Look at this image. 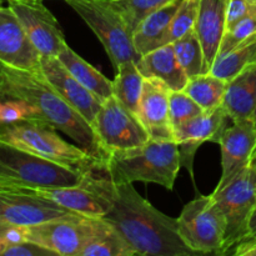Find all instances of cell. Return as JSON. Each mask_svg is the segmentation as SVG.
<instances>
[{
    "instance_id": "obj_36",
    "label": "cell",
    "mask_w": 256,
    "mask_h": 256,
    "mask_svg": "<svg viewBox=\"0 0 256 256\" xmlns=\"http://www.w3.org/2000/svg\"><path fill=\"white\" fill-rule=\"evenodd\" d=\"M236 256H256V239H246L236 245L232 252Z\"/></svg>"
},
{
    "instance_id": "obj_27",
    "label": "cell",
    "mask_w": 256,
    "mask_h": 256,
    "mask_svg": "<svg viewBox=\"0 0 256 256\" xmlns=\"http://www.w3.org/2000/svg\"><path fill=\"white\" fill-rule=\"evenodd\" d=\"M226 82L212 72L199 74L188 80L184 92L195 100L204 112L212 110L222 104Z\"/></svg>"
},
{
    "instance_id": "obj_7",
    "label": "cell",
    "mask_w": 256,
    "mask_h": 256,
    "mask_svg": "<svg viewBox=\"0 0 256 256\" xmlns=\"http://www.w3.org/2000/svg\"><path fill=\"white\" fill-rule=\"evenodd\" d=\"M225 228V218L212 195L188 202L178 218L180 236L198 254H222Z\"/></svg>"
},
{
    "instance_id": "obj_13",
    "label": "cell",
    "mask_w": 256,
    "mask_h": 256,
    "mask_svg": "<svg viewBox=\"0 0 256 256\" xmlns=\"http://www.w3.org/2000/svg\"><path fill=\"white\" fill-rule=\"evenodd\" d=\"M22 22L30 42L42 58L58 56L65 48L64 34L42 0H6Z\"/></svg>"
},
{
    "instance_id": "obj_38",
    "label": "cell",
    "mask_w": 256,
    "mask_h": 256,
    "mask_svg": "<svg viewBox=\"0 0 256 256\" xmlns=\"http://www.w3.org/2000/svg\"><path fill=\"white\" fill-rule=\"evenodd\" d=\"M8 225H9V222L0 220V255H2V252H4V250L8 246L6 239H5V232H6Z\"/></svg>"
},
{
    "instance_id": "obj_8",
    "label": "cell",
    "mask_w": 256,
    "mask_h": 256,
    "mask_svg": "<svg viewBox=\"0 0 256 256\" xmlns=\"http://www.w3.org/2000/svg\"><path fill=\"white\" fill-rule=\"evenodd\" d=\"M0 162L30 188L74 186L95 172L74 169L0 142ZM106 172V170H105Z\"/></svg>"
},
{
    "instance_id": "obj_26",
    "label": "cell",
    "mask_w": 256,
    "mask_h": 256,
    "mask_svg": "<svg viewBox=\"0 0 256 256\" xmlns=\"http://www.w3.org/2000/svg\"><path fill=\"white\" fill-rule=\"evenodd\" d=\"M256 62V34L215 59L210 72L229 82L240 72Z\"/></svg>"
},
{
    "instance_id": "obj_14",
    "label": "cell",
    "mask_w": 256,
    "mask_h": 256,
    "mask_svg": "<svg viewBox=\"0 0 256 256\" xmlns=\"http://www.w3.org/2000/svg\"><path fill=\"white\" fill-rule=\"evenodd\" d=\"M230 116L224 108H215L202 112L198 116L182 122L174 130V140L178 144L182 158V165L188 169L194 180V159L198 149L204 142H212L219 144L222 132L228 128Z\"/></svg>"
},
{
    "instance_id": "obj_12",
    "label": "cell",
    "mask_w": 256,
    "mask_h": 256,
    "mask_svg": "<svg viewBox=\"0 0 256 256\" xmlns=\"http://www.w3.org/2000/svg\"><path fill=\"white\" fill-rule=\"evenodd\" d=\"M74 212L60 206L24 185L0 182V220L18 226H32Z\"/></svg>"
},
{
    "instance_id": "obj_21",
    "label": "cell",
    "mask_w": 256,
    "mask_h": 256,
    "mask_svg": "<svg viewBox=\"0 0 256 256\" xmlns=\"http://www.w3.org/2000/svg\"><path fill=\"white\" fill-rule=\"evenodd\" d=\"M136 65L142 76L162 80L172 92L184 90L189 80L178 62L172 44H166L142 55Z\"/></svg>"
},
{
    "instance_id": "obj_15",
    "label": "cell",
    "mask_w": 256,
    "mask_h": 256,
    "mask_svg": "<svg viewBox=\"0 0 256 256\" xmlns=\"http://www.w3.org/2000/svg\"><path fill=\"white\" fill-rule=\"evenodd\" d=\"M42 55L32 45L12 8L0 6V64L42 74Z\"/></svg>"
},
{
    "instance_id": "obj_16",
    "label": "cell",
    "mask_w": 256,
    "mask_h": 256,
    "mask_svg": "<svg viewBox=\"0 0 256 256\" xmlns=\"http://www.w3.org/2000/svg\"><path fill=\"white\" fill-rule=\"evenodd\" d=\"M255 144L256 125L254 119L232 122V126L225 129L219 140L222 172L215 190L224 188L245 168L249 166Z\"/></svg>"
},
{
    "instance_id": "obj_17",
    "label": "cell",
    "mask_w": 256,
    "mask_h": 256,
    "mask_svg": "<svg viewBox=\"0 0 256 256\" xmlns=\"http://www.w3.org/2000/svg\"><path fill=\"white\" fill-rule=\"evenodd\" d=\"M42 75L48 82L82 116L92 125L102 102L95 96L84 85L80 84L66 68L62 64L58 56L40 59Z\"/></svg>"
},
{
    "instance_id": "obj_32",
    "label": "cell",
    "mask_w": 256,
    "mask_h": 256,
    "mask_svg": "<svg viewBox=\"0 0 256 256\" xmlns=\"http://www.w3.org/2000/svg\"><path fill=\"white\" fill-rule=\"evenodd\" d=\"M256 34V8L250 12L249 15L244 18V19L240 20L239 22L234 25L230 29L225 30V34L222 36V44H220L219 52H218V56L219 55L225 54L229 50H232V48H235L236 45L242 44V42L248 40L249 38H252V35Z\"/></svg>"
},
{
    "instance_id": "obj_2",
    "label": "cell",
    "mask_w": 256,
    "mask_h": 256,
    "mask_svg": "<svg viewBox=\"0 0 256 256\" xmlns=\"http://www.w3.org/2000/svg\"><path fill=\"white\" fill-rule=\"evenodd\" d=\"M0 82L8 99L26 102L42 120L72 138L76 145L95 159L106 162L96 134L92 125L78 112L42 74L12 69L0 64Z\"/></svg>"
},
{
    "instance_id": "obj_43",
    "label": "cell",
    "mask_w": 256,
    "mask_h": 256,
    "mask_svg": "<svg viewBox=\"0 0 256 256\" xmlns=\"http://www.w3.org/2000/svg\"><path fill=\"white\" fill-rule=\"evenodd\" d=\"M254 122H255V125H256V110H255V114H254Z\"/></svg>"
},
{
    "instance_id": "obj_41",
    "label": "cell",
    "mask_w": 256,
    "mask_h": 256,
    "mask_svg": "<svg viewBox=\"0 0 256 256\" xmlns=\"http://www.w3.org/2000/svg\"><path fill=\"white\" fill-rule=\"evenodd\" d=\"M8 96L5 95V92H2V82H0V102H4V100H6Z\"/></svg>"
},
{
    "instance_id": "obj_19",
    "label": "cell",
    "mask_w": 256,
    "mask_h": 256,
    "mask_svg": "<svg viewBox=\"0 0 256 256\" xmlns=\"http://www.w3.org/2000/svg\"><path fill=\"white\" fill-rule=\"evenodd\" d=\"M228 0H200L195 32L202 46L205 69L212 70L226 30Z\"/></svg>"
},
{
    "instance_id": "obj_34",
    "label": "cell",
    "mask_w": 256,
    "mask_h": 256,
    "mask_svg": "<svg viewBox=\"0 0 256 256\" xmlns=\"http://www.w3.org/2000/svg\"><path fill=\"white\" fill-rule=\"evenodd\" d=\"M256 8V0H228L226 30L244 19Z\"/></svg>"
},
{
    "instance_id": "obj_11",
    "label": "cell",
    "mask_w": 256,
    "mask_h": 256,
    "mask_svg": "<svg viewBox=\"0 0 256 256\" xmlns=\"http://www.w3.org/2000/svg\"><path fill=\"white\" fill-rule=\"evenodd\" d=\"M95 218L74 212L25 226V240L52 250L56 255L79 256L94 232Z\"/></svg>"
},
{
    "instance_id": "obj_29",
    "label": "cell",
    "mask_w": 256,
    "mask_h": 256,
    "mask_svg": "<svg viewBox=\"0 0 256 256\" xmlns=\"http://www.w3.org/2000/svg\"><path fill=\"white\" fill-rule=\"evenodd\" d=\"M112 6L120 12L129 29L134 32L138 25L152 12L172 0H109Z\"/></svg>"
},
{
    "instance_id": "obj_22",
    "label": "cell",
    "mask_w": 256,
    "mask_h": 256,
    "mask_svg": "<svg viewBox=\"0 0 256 256\" xmlns=\"http://www.w3.org/2000/svg\"><path fill=\"white\" fill-rule=\"evenodd\" d=\"M182 0H172L156 12L148 15L132 32L134 46L140 55L170 44L169 34L172 18Z\"/></svg>"
},
{
    "instance_id": "obj_24",
    "label": "cell",
    "mask_w": 256,
    "mask_h": 256,
    "mask_svg": "<svg viewBox=\"0 0 256 256\" xmlns=\"http://www.w3.org/2000/svg\"><path fill=\"white\" fill-rule=\"evenodd\" d=\"M136 252L102 218H95L94 232L79 256H134Z\"/></svg>"
},
{
    "instance_id": "obj_25",
    "label": "cell",
    "mask_w": 256,
    "mask_h": 256,
    "mask_svg": "<svg viewBox=\"0 0 256 256\" xmlns=\"http://www.w3.org/2000/svg\"><path fill=\"white\" fill-rule=\"evenodd\" d=\"M145 78L140 72L135 62H126L119 65L116 76L112 82V95L126 109L138 115L140 96Z\"/></svg>"
},
{
    "instance_id": "obj_39",
    "label": "cell",
    "mask_w": 256,
    "mask_h": 256,
    "mask_svg": "<svg viewBox=\"0 0 256 256\" xmlns=\"http://www.w3.org/2000/svg\"><path fill=\"white\" fill-rule=\"evenodd\" d=\"M248 239H256V208H255L254 212H252V218H250L249 236H248Z\"/></svg>"
},
{
    "instance_id": "obj_3",
    "label": "cell",
    "mask_w": 256,
    "mask_h": 256,
    "mask_svg": "<svg viewBox=\"0 0 256 256\" xmlns=\"http://www.w3.org/2000/svg\"><path fill=\"white\" fill-rule=\"evenodd\" d=\"M175 140L149 139L142 146L115 152L106 159V172L114 182H154L172 190L182 168Z\"/></svg>"
},
{
    "instance_id": "obj_23",
    "label": "cell",
    "mask_w": 256,
    "mask_h": 256,
    "mask_svg": "<svg viewBox=\"0 0 256 256\" xmlns=\"http://www.w3.org/2000/svg\"><path fill=\"white\" fill-rule=\"evenodd\" d=\"M58 59L66 68L68 72L84 85L88 90L99 98L102 102L108 98L112 96V82L102 74L92 65L85 62L82 56L76 54L69 45H65L64 49L58 54Z\"/></svg>"
},
{
    "instance_id": "obj_37",
    "label": "cell",
    "mask_w": 256,
    "mask_h": 256,
    "mask_svg": "<svg viewBox=\"0 0 256 256\" xmlns=\"http://www.w3.org/2000/svg\"><path fill=\"white\" fill-rule=\"evenodd\" d=\"M0 182H6V184H24V182H22L18 179L16 174L12 170H10L8 166H5L2 162H0Z\"/></svg>"
},
{
    "instance_id": "obj_6",
    "label": "cell",
    "mask_w": 256,
    "mask_h": 256,
    "mask_svg": "<svg viewBox=\"0 0 256 256\" xmlns=\"http://www.w3.org/2000/svg\"><path fill=\"white\" fill-rule=\"evenodd\" d=\"M225 218V236L222 254L232 255L239 242L249 236V222L256 208V174L245 168L232 182L212 192Z\"/></svg>"
},
{
    "instance_id": "obj_9",
    "label": "cell",
    "mask_w": 256,
    "mask_h": 256,
    "mask_svg": "<svg viewBox=\"0 0 256 256\" xmlns=\"http://www.w3.org/2000/svg\"><path fill=\"white\" fill-rule=\"evenodd\" d=\"M92 126L106 159L115 152L142 146L150 139L138 115L126 109L114 95L102 102Z\"/></svg>"
},
{
    "instance_id": "obj_42",
    "label": "cell",
    "mask_w": 256,
    "mask_h": 256,
    "mask_svg": "<svg viewBox=\"0 0 256 256\" xmlns=\"http://www.w3.org/2000/svg\"><path fill=\"white\" fill-rule=\"evenodd\" d=\"M6 2V0H0V6H2V5H4V2Z\"/></svg>"
},
{
    "instance_id": "obj_4",
    "label": "cell",
    "mask_w": 256,
    "mask_h": 256,
    "mask_svg": "<svg viewBox=\"0 0 256 256\" xmlns=\"http://www.w3.org/2000/svg\"><path fill=\"white\" fill-rule=\"evenodd\" d=\"M0 142L84 172H105L106 162L95 159L79 145L59 136L56 129L39 119L0 124Z\"/></svg>"
},
{
    "instance_id": "obj_1",
    "label": "cell",
    "mask_w": 256,
    "mask_h": 256,
    "mask_svg": "<svg viewBox=\"0 0 256 256\" xmlns=\"http://www.w3.org/2000/svg\"><path fill=\"white\" fill-rule=\"evenodd\" d=\"M114 184V204L102 218L124 238L136 255H199L180 236L178 219L152 206L135 190L132 182Z\"/></svg>"
},
{
    "instance_id": "obj_35",
    "label": "cell",
    "mask_w": 256,
    "mask_h": 256,
    "mask_svg": "<svg viewBox=\"0 0 256 256\" xmlns=\"http://www.w3.org/2000/svg\"><path fill=\"white\" fill-rule=\"evenodd\" d=\"M56 255L52 250L45 249L44 246L35 244V242L25 240L18 244L9 245L2 252V256H52Z\"/></svg>"
},
{
    "instance_id": "obj_20",
    "label": "cell",
    "mask_w": 256,
    "mask_h": 256,
    "mask_svg": "<svg viewBox=\"0 0 256 256\" xmlns=\"http://www.w3.org/2000/svg\"><path fill=\"white\" fill-rule=\"evenodd\" d=\"M222 106L232 122L254 119L256 110V62L226 82Z\"/></svg>"
},
{
    "instance_id": "obj_31",
    "label": "cell",
    "mask_w": 256,
    "mask_h": 256,
    "mask_svg": "<svg viewBox=\"0 0 256 256\" xmlns=\"http://www.w3.org/2000/svg\"><path fill=\"white\" fill-rule=\"evenodd\" d=\"M204 110L184 90H176L170 94V120L172 130L188 120L200 115Z\"/></svg>"
},
{
    "instance_id": "obj_18",
    "label": "cell",
    "mask_w": 256,
    "mask_h": 256,
    "mask_svg": "<svg viewBox=\"0 0 256 256\" xmlns=\"http://www.w3.org/2000/svg\"><path fill=\"white\" fill-rule=\"evenodd\" d=\"M170 94L172 90L162 80L145 78L138 118L150 139L174 140V130L170 120Z\"/></svg>"
},
{
    "instance_id": "obj_33",
    "label": "cell",
    "mask_w": 256,
    "mask_h": 256,
    "mask_svg": "<svg viewBox=\"0 0 256 256\" xmlns=\"http://www.w3.org/2000/svg\"><path fill=\"white\" fill-rule=\"evenodd\" d=\"M24 119H36V112L26 102L20 99H6L0 102V124Z\"/></svg>"
},
{
    "instance_id": "obj_40",
    "label": "cell",
    "mask_w": 256,
    "mask_h": 256,
    "mask_svg": "<svg viewBox=\"0 0 256 256\" xmlns=\"http://www.w3.org/2000/svg\"><path fill=\"white\" fill-rule=\"evenodd\" d=\"M249 166L252 168V170H254L255 174H256V144H255V146H254V150H252V158H250Z\"/></svg>"
},
{
    "instance_id": "obj_28",
    "label": "cell",
    "mask_w": 256,
    "mask_h": 256,
    "mask_svg": "<svg viewBox=\"0 0 256 256\" xmlns=\"http://www.w3.org/2000/svg\"><path fill=\"white\" fill-rule=\"evenodd\" d=\"M172 46H174L178 62H180L189 79L199 74L208 72L205 69L204 52H202V46L200 44L198 34L195 32V29L185 34L180 39L175 40L172 42Z\"/></svg>"
},
{
    "instance_id": "obj_5",
    "label": "cell",
    "mask_w": 256,
    "mask_h": 256,
    "mask_svg": "<svg viewBox=\"0 0 256 256\" xmlns=\"http://www.w3.org/2000/svg\"><path fill=\"white\" fill-rule=\"evenodd\" d=\"M102 42L115 70L122 62H138L132 32L109 0H65Z\"/></svg>"
},
{
    "instance_id": "obj_30",
    "label": "cell",
    "mask_w": 256,
    "mask_h": 256,
    "mask_svg": "<svg viewBox=\"0 0 256 256\" xmlns=\"http://www.w3.org/2000/svg\"><path fill=\"white\" fill-rule=\"evenodd\" d=\"M199 2L200 0H182L172 18L169 34L170 44L195 29L199 12Z\"/></svg>"
},
{
    "instance_id": "obj_10",
    "label": "cell",
    "mask_w": 256,
    "mask_h": 256,
    "mask_svg": "<svg viewBox=\"0 0 256 256\" xmlns=\"http://www.w3.org/2000/svg\"><path fill=\"white\" fill-rule=\"evenodd\" d=\"M28 188L65 209L86 216H104L114 204L115 184L108 172H92L74 186Z\"/></svg>"
}]
</instances>
